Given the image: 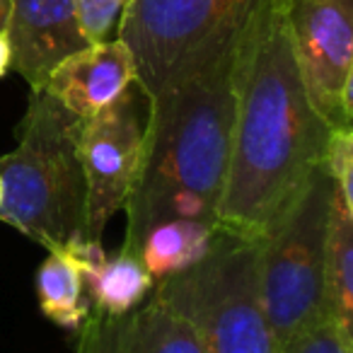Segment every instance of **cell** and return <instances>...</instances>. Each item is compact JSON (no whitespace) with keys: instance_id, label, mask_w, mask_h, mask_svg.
I'll list each match as a JSON object with an SVG mask.
<instances>
[{"instance_id":"18","label":"cell","mask_w":353,"mask_h":353,"mask_svg":"<svg viewBox=\"0 0 353 353\" xmlns=\"http://www.w3.org/2000/svg\"><path fill=\"white\" fill-rule=\"evenodd\" d=\"M126 3L128 0H75L80 25L90 44L107 39L109 32L117 27Z\"/></svg>"},{"instance_id":"17","label":"cell","mask_w":353,"mask_h":353,"mask_svg":"<svg viewBox=\"0 0 353 353\" xmlns=\"http://www.w3.org/2000/svg\"><path fill=\"white\" fill-rule=\"evenodd\" d=\"M281 353H353V336L334 317H324L290 339Z\"/></svg>"},{"instance_id":"2","label":"cell","mask_w":353,"mask_h":353,"mask_svg":"<svg viewBox=\"0 0 353 353\" xmlns=\"http://www.w3.org/2000/svg\"><path fill=\"white\" fill-rule=\"evenodd\" d=\"M245 27L216 41L150 97L141 174L123 208V252L138 254L145 232L162 221L216 225L230 160L237 49Z\"/></svg>"},{"instance_id":"19","label":"cell","mask_w":353,"mask_h":353,"mask_svg":"<svg viewBox=\"0 0 353 353\" xmlns=\"http://www.w3.org/2000/svg\"><path fill=\"white\" fill-rule=\"evenodd\" d=\"M8 70H12V54L6 32H0V78H6Z\"/></svg>"},{"instance_id":"6","label":"cell","mask_w":353,"mask_h":353,"mask_svg":"<svg viewBox=\"0 0 353 353\" xmlns=\"http://www.w3.org/2000/svg\"><path fill=\"white\" fill-rule=\"evenodd\" d=\"M264 0H128L117 37L148 97L157 94L206 49L242 30Z\"/></svg>"},{"instance_id":"12","label":"cell","mask_w":353,"mask_h":353,"mask_svg":"<svg viewBox=\"0 0 353 353\" xmlns=\"http://www.w3.org/2000/svg\"><path fill=\"white\" fill-rule=\"evenodd\" d=\"M327 314L353 336V211L334 192L324 250Z\"/></svg>"},{"instance_id":"5","label":"cell","mask_w":353,"mask_h":353,"mask_svg":"<svg viewBox=\"0 0 353 353\" xmlns=\"http://www.w3.org/2000/svg\"><path fill=\"white\" fill-rule=\"evenodd\" d=\"M334 192V182L319 162L259 237L261 305L281 348L329 317L324 250Z\"/></svg>"},{"instance_id":"3","label":"cell","mask_w":353,"mask_h":353,"mask_svg":"<svg viewBox=\"0 0 353 353\" xmlns=\"http://www.w3.org/2000/svg\"><path fill=\"white\" fill-rule=\"evenodd\" d=\"M80 131L83 119L56 102L44 88L30 90L17 148L0 157V221L46 252L83 235Z\"/></svg>"},{"instance_id":"14","label":"cell","mask_w":353,"mask_h":353,"mask_svg":"<svg viewBox=\"0 0 353 353\" xmlns=\"http://www.w3.org/2000/svg\"><path fill=\"white\" fill-rule=\"evenodd\" d=\"M37 298L44 317L68 332H80L92 310L83 269L63 250H51L41 261L37 271Z\"/></svg>"},{"instance_id":"7","label":"cell","mask_w":353,"mask_h":353,"mask_svg":"<svg viewBox=\"0 0 353 353\" xmlns=\"http://www.w3.org/2000/svg\"><path fill=\"white\" fill-rule=\"evenodd\" d=\"M150 119V97L131 83L109 107L83 119L80 162L85 174L83 237L102 240L104 228L123 211L141 174Z\"/></svg>"},{"instance_id":"16","label":"cell","mask_w":353,"mask_h":353,"mask_svg":"<svg viewBox=\"0 0 353 353\" xmlns=\"http://www.w3.org/2000/svg\"><path fill=\"white\" fill-rule=\"evenodd\" d=\"M322 167L334 182L339 199L353 211V131L351 126L329 128Z\"/></svg>"},{"instance_id":"1","label":"cell","mask_w":353,"mask_h":353,"mask_svg":"<svg viewBox=\"0 0 353 353\" xmlns=\"http://www.w3.org/2000/svg\"><path fill=\"white\" fill-rule=\"evenodd\" d=\"M327 136L305 92L283 0H264L237 49L230 160L216 225L259 240L322 162Z\"/></svg>"},{"instance_id":"4","label":"cell","mask_w":353,"mask_h":353,"mask_svg":"<svg viewBox=\"0 0 353 353\" xmlns=\"http://www.w3.org/2000/svg\"><path fill=\"white\" fill-rule=\"evenodd\" d=\"M155 295L199 329L206 353H281L259 293V240L216 228L211 250Z\"/></svg>"},{"instance_id":"11","label":"cell","mask_w":353,"mask_h":353,"mask_svg":"<svg viewBox=\"0 0 353 353\" xmlns=\"http://www.w3.org/2000/svg\"><path fill=\"white\" fill-rule=\"evenodd\" d=\"M131 83H136L133 56L117 37L88 44L61 61L44 90L75 117L88 119L109 107Z\"/></svg>"},{"instance_id":"8","label":"cell","mask_w":353,"mask_h":353,"mask_svg":"<svg viewBox=\"0 0 353 353\" xmlns=\"http://www.w3.org/2000/svg\"><path fill=\"white\" fill-rule=\"evenodd\" d=\"M305 92L329 128L353 119V0H283Z\"/></svg>"},{"instance_id":"10","label":"cell","mask_w":353,"mask_h":353,"mask_svg":"<svg viewBox=\"0 0 353 353\" xmlns=\"http://www.w3.org/2000/svg\"><path fill=\"white\" fill-rule=\"evenodd\" d=\"M80 353H206L199 329L152 293L121 317L92 314L80 327Z\"/></svg>"},{"instance_id":"21","label":"cell","mask_w":353,"mask_h":353,"mask_svg":"<svg viewBox=\"0 0 353 353\" xmlns=\"http://www.w3.org/2000/svg\"><path fill=\"white\" fill-rule=\"evenodd\" d=\"M0 201H3V184H0Z\"/></svg>"},{"instance_id":"9","label":"cell","mask_w":353,"mask_h":353,"mask_svg":"<svg viewBox=\"0 0 353 353\" xmlns=\"http://www.w3.org/2000/svg\"><path fill=\"white\" fill-rule=\"evenodd\" d=\"M6 37L12 70L30 83V90L44 88L61 61L90 44L75 0H10Z\"/></svg>"},{"instance_id":"20","label":"cell","mask_w":353,"mask_h":353,"mask_svg":"<svg viewBox=\"0 0 353 353\" xmlns=\"http://www.w3.org/2000/svg\"><path fill=\"white\" fill-rule=\"evenodd\" d=\"M8 12H10V0H0V32H6Z\"/></svg>"},{"instance_id":"13","label":"cell","mask_w":353,"mask_h":353,"mask_svg":"<svg viewBox=\"0 0 353 353\" xmlns=\"http://www.w3.org/2000/svg\"><path fill=\"white\" fill-rule=\"evenodd\" d=\"M216 228L201 221H162L145 232L138 256L152 281H162L201 261L211 250Z\"/></svg>"},{"instance_id":"15","label":"cell","mask_w":353,"mask_h":353,"mask_svg":"<svg viewBox=\"0 0 353 353\" xmlns=\"http://www.w3.org/2000/svg\"><path fill=\"white\" fill-rule=\"evenodd\" d=\"M90 295V312L99 317H121L145 300L152 288V276L145 271L141 256L131 252H119L99 266L94 274L85 276Z\"/></svg>"}]
</instances>
